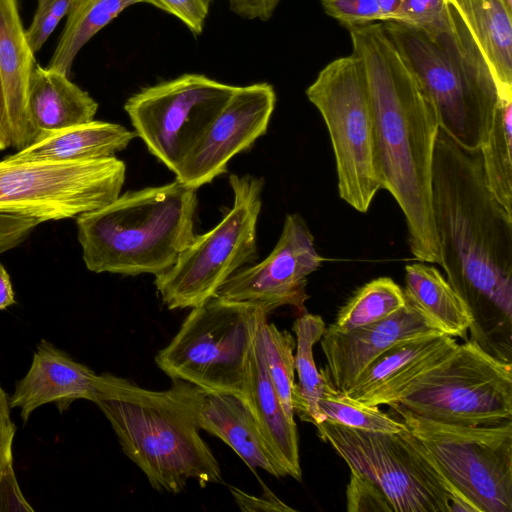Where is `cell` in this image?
Returning a JSON list of instances; mask_svg holds the SVG:
<instances>
[{
  "instance_id": "6da1fadb",
  "label": "cell",
  "mask_w": 512,
  "mask_h": 512,
  "mask_svg": "<svg viewBox=\"0 0 512 512\" xmlns=\"http://www.w3.org/2000/svg\"><path fill=\"white\" fill-rule=\"evenodd\" d=\"M432 213L446 279L472 317L470 339L512 363V214L485 181L480 148L439 130Z\"/></svg>"
},
{
  "instance_id": "7a4b0ae2",
  "label": "cell",
  "mask_w": 512,
  "mask_h": 512,
  "mask_svg": "<svg viewBox=\"0 0 512 512\" xmlns=\"http://www.w3.org/2000/svg\"><path fill=\"white\" fill-rule=\"evenodd\" d=\"M346 29L369 92L380 186L405 216L414 258L440 265L432 213V164L440 130L436 108L382 23Z\"/></svg>"
},
{
  "instance_id": "3957f363",
  "label": "cell",
  "mask_w": 512,
  "mask_h": 512,
  "mask_svg": "<svg viewBox=\"0 0 512 512\" xmlns=\"http://www.w3.org/2000/svg\"><path fill=\"white\" fill-rule=\"evenodd\" d=\"M206 391L184 380L150 390L111 373L97 376L94 399L124 454L153 489L177 494L189 480L223 483L220 465L200 436L198 415Z\"/></svg>"
},
{
  "instance_id": "277c9868",
  "label": "cell",
  "mask_w": 512,
  "mask_h": 512,
  "mask_svg": "<svg viewBox=\"0 0 512 512\" xmlns=\"http://www.w3.org/2000/svg\"><path fill=\"white\" fill-rule=\"evenodd\" d=\"M197 189L179 180L130 190L77 217L89 271L125 276L169 270L193 241Z\"/></svg>"
},
{
  "instance_id": "5b68a950",
  "label": "cell",
  "mask_w": 512,
  "mask_h": 512,
  "mask_svg": "<svg viewBox=\"0 0 512 512\" xmlns=\"http://www.w3.org/2000/svg\"><path fill=\"white\" fill-rule=\"evenodd\" d=\"M449 25L423 30L388 20L382 25L434 104L440 129L477 149L487 139L499 102L490 66L454 5Z\"/></svg>"
},
{
  "instance_id": "8992f818",
  "label": "cell",
  "mask_w": 512,
  "mask_h": 512,
  "mask_svg": "<svg viewBox=\"0 0 512 512\" xmlns=\"http://www.w3.org/2000/svg\"><path fill=\"white\" fill-rule=\"evenodd\" d=\"M351 472L372 482L392 512L469 511L411 431L368 432L329 422L315 425Z\"/></svg>"
},
{
  "instance_id": "52a82bcc",
  "label": "cell",
  "mask_w": 512,
  "mask_h": 512,
  "mask_svg": "<svg viewBox=\"0 0 512 512\" xmlns=\"http://www.w3.org/2000/svg\"><path fill=\"white\" fill-rule=\"evenodd\" d=\"M262 312L254 304L214 297L192 308L155 362L172 380L244 399L248 357Z\"/></svg>"
},
{
  "instance_id": "ba28073f",
  "label": "cell",
  "mask_w": 512,
  "mask_h": 512,
  "mask_svg": "<svg viewBox=\"0 0 512 512\" xmlns=\"http://www.w3.org/2000/svg\"><path fill=\"white\" fill-rule=\"evenodd\" d=\"M233 206L210 231L195 235L175 264L154 284L170 310L194 308L216 297L233 274L257 258L256 226L264 181L231 174Z\"/></svg>"
},
{
  "instance_id": "9c48e42d",
  "label": "cell",
  "mask_w": 512,
  "mask_h": 512,
  "mask_svg": "<svg viewBox=\"0 0 512 512\" xmlns=\"http://www.w3.org/2000/svg\"><path fill=\"white\" fill-rule=\"evenodd\" d=\"M426 448L469 512H512V422L447 424L389 406Z\"/></svg>"
},
{
  "instance_id": "30bf717a",
  "label": "cell",
  "mask_w": 512,
  "mask_h": 512,
  "mask_svg": "<svg viewBox=\"0 0 512 512\" xmlns=\"http://www.w3.org/2000/svg\"><path fill=\"white\" fill-rule=\"evenodd\" d=\"M328 129L342 200L365 213L381 189L374 157V125L366 80L356 56L328 63L306 89Z\"/></svg>"
},
{
  "instance_id": "8fae6325",
  "label": "cell",
  "mask_w": 512,
  "mask_h": 512,
  "mask_svg": "<svg viewBox=\"0 0 512 512\" xmlns=\"http://www.w3.org/2000/svg\"><path fill=\"white\" fill-rule=\"evenodd\" d=\"M125 163L115 156L77 160L0 161V213L40 223L78 217L121 192Z\"/></svg>"
},
{
  "instance_id": "7c38bea8",
  "label": "cell",
  "mask_w": 512,
  "mask_h": 512,
  "mask_svg": "<svg viewBox=\"0 0 512 512\" xmlns=\"http://www.w3.org/2000/svg\"><path fill=\"white\" fill-rule=\"evenodd\" d=\"M396 405L447 424L512 422V363L495 358L467 339L446 361L415 382Z\"/></svg>"
},
{
  "instance_id": "4fadbf2b",
  "label": "cell",
  "mask_w": 512,
  "mask_h": 512,
  "mask_svg": "<svg viewBox=\"0 0 512 512\" xmlns=\"http://www.w3.org/2000/svg\"><path fill=\"white\" fill-rule=\"evenodd\" d=\"M235 89L185 73L140 90L124 109L149 152L175 174Z\"/></svg>"
},
{
  "instance_id": "5bb4252c",
  "label": "cell",
  "mask_w": 512,
  "mask_h": 512,
  "mask_svg": "<svg viewBox=\"0 0 512 512\" xmlns=\"http://www.w3.org/2000/svg\"><path fill=\"white\" fill-rule=\"evenodd\" d=\"M325 259L318 254L314 237L299 214H287L280 238L261 262L233 274L216 297L260 306L269 315L282 306L305 311L307 276Z\"/></svg>"
},
{
  "instance_id": "9a60e30c",
  "label": "cell",
  "mask_w": 512,
  "mask_h": 512,
  "mask_svg": "<svg viewBox=\"0 0 512 512\" xmlns=\"http://www.w3.org/2000/svg\"><path fill=\"white\" fill-rule=\"evenodd\" d=\"M266 82L236 86L175 173L180 182L198 189L227 171L229 161L251 147L267 131L276 105Z\"/></svg>"
},
{
  "instance_id": "2e32d148",
  "label": "cell",
  "mask_w": 512,
  "mask_h": 512,
  "mask_svg": "<svg viewBox=\"0 0 512 512\" xmlns=\"http://www.w3.org/2000/svg\"><path fill=\"white\" fill-rule=\"evenodd\" d=\"M409 303L391 316L348 332L326 327L320 339L325 372L333 386L345 392L378 356L397 343L438 334Z\"/></svg>"
},
{
  "instance_id": "e0dca14e",
  "label": "cell",
  "mask_w": 512,
  "mask_h": 512,
  "mask_svg": "<svg viewBox=\"0 0 512 512\" xmlns=\"http://www.w3.org/2000/svg\"><path fill=\"white\" fill-rule=\"evenodd\" d=\"M454 337L438 333L397 343L378 356L344 392L369 406L398 403L415 382L456 350Z\"/></svg>"
},
{
  "instance_id": "ac0fdd59",
  "label": "cell",
  "mask_w": 512,
  "mask_h": 512,
  "mask_svg": "<svg viewBox=\"0 0 512 512\" xmlns=\"http://www.w3.org/2000/svg\"><path fill=\"white\" fill-rule=\"evenodd\" d=\"M97 376L92 369L42 339L28 372L16 382L9 396L10 407L20 409L24 424L37 408L47 403H54L63 413L76 400L93 402Z\"/></svg>"
},
{
  "instance_id": "d6986e66",
  "label": "cell",
  "mask_w": 512,
  "mask_h": 512,
  "mask_svg": "<svg viewBox=\"0 0 512 512\" xmlns=\"http://www.w3.org/2000/svg\"><path fill=\"white\" fill-rule=\"evenodd\" d=\"M243 393L270 456L282 476L301 481L296 423L289 418L278 397L256 335L248 357Z\"/></svg>"
},
{
  "instance_id": "ffe728a7",
  "label": "cell",
  "mask_w": 512,
  "mask_h": 512,
  "mask_svg": "<svg viewBox=\"0 0 512 512\" xmlns=\"http://www.w3.org/2000/svg\"><path fill=\"white\" fill-rule=\"evenodd\" d=\"M34 67V53L25 37L17 0H0V75L12 131V147L17 151L31 144L27 99Z\"/></svg>"
},
{
  "instance_id": "44dd1931",
  "label": "cell",
  "mask_w": 512,
  "mask_h": 512,
  "mask_svg": "<svg viewBox=\"0 0 512 512\" xmlns=\"http://www.w3.org/2000/svg\"><path fill=\"white\" fill-rule=\"evenodd\" d=\"M27 110L32 144L56 131L94 120L98 103L68 75L37 65L30 78Z\"/></svg>"
},
{
  "instance_id": "7402d4cb",
  "label": "cell",
  "mask_w": 512,
  "mask_h": 512,
  "mask_svg": "<svg viewBox=\"0 0 512 512\" xmlns=\"http://www.w3.org/2000/svg\"><path fill=\"white\" fill-rule=\"evenodd\" d=\"M201 430L226 443L255 473L283 477L274 463L246 401L234 394L206 392L198 415Z\"/></svg>"
},
{
  "instance_id": "603a6c76",
  "label": "cell",
  "mask_w": 512,
  "mask_h": 512,
  "mask_svg": "<svg viewBox=\"0 0 512 512\" xmlns=\"http://www.w3.org/2000/svg\"><path fill=\"white\" fill-rule=\"evenodd\" d=\"M135 137V131L120 124L91 120L56 131L6 158L52 161L106 158L124 150Z\"/></svg>"
},
{
  "instance_id": "cb8c5ba5",
  "label": "cell",
  "mask_w": 512,
  "mask_h": 512,
  "mask_svg": "<svg viewBox=\"0 0 512 512\" xmlns=\"http://www.w3.org/2000/svg\"><path fill=\"white\" fill-rule=\"evenodd\" d=\"M482 50L499 98H512V8L505 0H449Z\"/></svg>"
},
{
  "instance_id": "d4e9b609",
  "label": "cell",
  "mask_w": 512,
  "mask_h": 512,
  "mask_svg": "<svg viewBox=\"0 0 512 512\" xmlns=\"http://www.w3.org/2000/svg\"><path fill=\"white\" fill-rule=\"evenodd\" d=\"M403 292L406 302L440 332L468 339L469 309L437 268L421 261L406 265Z\"/></svg>"
},
{
  "instance_id": "484cf974",
  "label": "cell",
  "mask_w": 512,
  "mask_h": 512,
  "mask_svg": "<svg viewBox=\"0 0 512 512\" xmlns=\"http://www.w3.org/2000/svg\"><path fill=\"white\" fill-rule=\"evenodd\" d=\"M138 3L155 6L154 0H75L47 68L69 76L83 46L121 12Z\"/></svg>"
},
{
  "instance_id": "4316f807",
  "label": "cell",
  "mask_w": 512,
  "mask_h": 512,
  "mask_svg": "<svg viewBox=\"0 0 512 512\" xmlns=\"http://www.w3.org/2000/svg\"><path fill=\"white\" fill-rule=\"evenodd\" d=\"M292 330L296 336L294 360L298 376L292 391V406L302 421L315 426L319 422L318 401L323 378L315 364L313 347L320 341L326 325L321 316L303 312L294 321Z\"/></svg>"
},
{
  "instance_id": "83f0119b",
  "label": "cell",
  "mask_w": 512,
  "mask_h": 512,
  "mask_svg": "<svg viewBox=\"0 0 512 512\" xmlns=\"http://www.w3.org/2000/svg\"><path fill=\"white\" fill-rule=\"evenodd\" d=\"M480 152L487 186L512 214V98L499 99Z\"/></svg>"
},
{
  "instance_id": "f1b7e54d",
  "label": "cell",
  "mask_w": 512,
  "mask_h": 512,
  "mask_svg": "<svg viewBox=\"0 0 512 512\" xmlns=\"http://www.w3.org/2000/svg\"><path fill=\"white\" fill-rule=\"evenodd\" d=\"M406 305L403 289L389 277H379L360 287L340 308L328 327L348 332L379 322Z\"/></svg>"
},
{
  "instance_id": "f546056e",
  "label": "cell",
  "mask_w": 512,
  "mask_h": 512,
  "mask_svg": "<svg viewBox=\"0 0 512 512\" xmlns=\"http://www.w3.org/2000/svg\"><path fill=\"white\" fill-rule=\"evenodd\" d=\"M320 372L323 389L318 401V423L325 421L368 432L398 433L407 430L403 422L384 413L379 406H369L336 389L324 368Z\"/></svg>"
},
{
  "instance_id": "4dcf8cb0",
  "label": "cell",
  "mask_w": 512,
  "mask_h": 512,
  "mask_svg": "<svg viewBox=\"0 0 512 512\" xmlns=\"http://www.w3.org/2000/svg\"><path fill=\"white\" fill-rule=\"evenodd\" d=\"M256 336L278 397L289 418L294 419L292 391L295 384L296 340L289 331L280 330L269 322L266 312L260 315Z\"/></svg>"
},
{
  "instance_id": "1f68e13d",
  "label": "cell",
  "mask_w": 512,
  "mask_h": 512,
  "mask_svg": "<svg viewBox=\"0 0 512 512\" xmlns=\"http://www.w3.org/2000/svg\"><path fill=\"white\" fill-rule=\"evenodd\" d=\"M75 0H37V7L29 27L25 30L27 43L38 52L60 21L68 15Z\"/></svg>"
},
{
  "instance_id": "d6a6232c",
  "label": "cell",
  "mask_w": 512,
  "mask_h": 512,
  "mask_svg": "<svg viewBox=\"0 0 512 512\" xmlns=\"http://www.w3.org/2000/svg\"><path fill=\"white\" fill-rule=\"evenodd\" d=\"M393 21L434 30L449 25L447 0H403Z\"/></svg>"
},
{
  "instance_id": "836d02e7",
  "label": "cell",
  "mask_w": 512,
  "mask_h": 512,
  "mask_svg": "<svg viewBox=\"0 0 512 512\" xmlns=\"http://www.w3.org/2000/svg\"><path fill=\"white\" fill-rule=\"evenodd\" d=\"M325 13L345 28L383 21L377 0H320Z\"/></svg>"
},
{
  "instance_id": "e575fe53",
  "label": "cell",
  "mask_w": 512,
  "mask_h": 512,
  "mask_svg": "<svg viewBox=\"0 0 512 512\" xmlns=\"http://www.w3.org/2000/svg\"><path fill=\"white\" fill-rule=\"evenodd\" d=\"M347 511H388L391 506L384 494L372 482L350 471V481L346 490Z\"/></svg>"
},
{
  "instance_id": "d590c367",
  "label": "cell",
  "mask_w": 512,
  "mask_h": 512,
  "mask_svg": "<svg viewBox=\"0 0 512 512\" xmlns=\"http://www.w3.org/2000/svg\"><path fill=\"white\" fill-rule=\"evenodd\" d=\"M155 7L179 19L194 35L205 26L212 0H154Z\"/></svg>"
},
{
  "instance_id": "8d00e7d4",
  "label": "cell",
  "mask_w": 512,
  "mask_h": 512,
  "mask_svg": "<svg viewBox=\"0 0 512 512\" xmlns=\"http://www.w3.org/2000/svg\"><path fill=\"white\" fill-rule=\"evenodd\" d=\"M39 224L35 219L0 213V254L22 244Z\"/></svg>"
},
{
  "instance_id": "74e56055",
  "label": "cell",
  "mask_w": 512,
  "mask_h": 512,
  "mask_svg": "<svg viewBox=\"0 0 512 512\" xmlns=\"http://www.w3.org/2000/svg\"><path fill=\"white\" fill-rule=\"evenodd\" d=\"M16 426L11 419L9 396L0 384V476L13 465V441Z\"/></svg>"
},
{
  "instance_id": "f35d334b",
  "label": "cell",
  "mask_w": 512,
  "mask_h": 512,
  "mask_svg": "<svg viewBox=\"0 0 512 512\" xmlns=\"http://www.w3.org/2000/svg\"><path fill=\"white\" fill-rule=\"evenodd\" d=\"M11 511H34L21 492L13 465L0 476V512Z\"/></svg>"
},
{
  "instance_id": "ab89813d",
  "label": "cell",
  "mask_w": 512,
  "mask_h": 512,
  "mask_svg": "<svg viewBox=\"0 0 512 512\" xmlns=\"http://www.w3.org/2000/svg\"><path fill=\"white\" fill-rule=\"evenodd\" d=\"M236 504L242 511H277L294 512L295 509L277 498L271 491L266 490L262 497L250 495L239 488L230 487Z\"/></svg>"
},
{
  "instance_id": "60d3db41",
  "label": "cell",
  "mask_w": 512,
  "mask_h": 512,
  "mask_svg": "<svg viewBox=\"0 0 512 512\" xmlns=\"http://www.w3.org/2000/svg\"><path fill=\"white\" fill-rule=\"evenodd\" d=\"M281 0H228L230 10L249 20L268 21Z\"/></svg>"
},
{
  "instance_id": "b9f144b4",
  "label": "cell",
  "mask_w": 512,
  "mask_h": 512,
  "mask_svg": "<svg viewBox=\"0 0 512 512\" xmlns=\"http://www.w3.org/2000/svg\"><path fill=\"white\" fill-rule=\"evenodd\" d=\"M12 147V131L8 115L5 91L0 75V151Z\"/></svg>"
},
{
  "instance_id": "7bdbcfd3",
  "label": "cell",
  "mask_w": 512,
  "mask_h": 512,
  "mask_svg": "<svg viewBox=\"0 0 512 512\" xmlns=\"http://www.w3.org/2000/svg\"><path fill=\"white\" fill-rule=\"evenodd\" d=\"M15 304V295L10 276L4 266L0 264V310Z\"/></svg>"
},
{
  "instance_id": "ee69618b",
  "label": "cell",
  "mask_w": 512,
  "mask_h": 512,
  "mask_svg": "<svg viewBox=\"0 0 512 512\" xmlns=\"http://www.w3.org/2000/svg\"><path fill=\"white\" fill-rule=\"evenodd\" d=\"M383 21L394 20L397 15L403 0H377ZM382 21V22H383Z\"/></svg>"
},
{
  "instance_id": "f6af8a7d",
  "label": "cell",
  "mask_w": 512,
  "mask_h": 512,
  "mask_svg": "<svg viewBox=\"0 0 512 512\" xmlns=\"http://www.w3.org/2000/svg\"><path fill=\"white\" fill-rule=\"evenodd\" d=\"M506 4L512 8V0H505Z\"/></svg>"
}]
</instances>
